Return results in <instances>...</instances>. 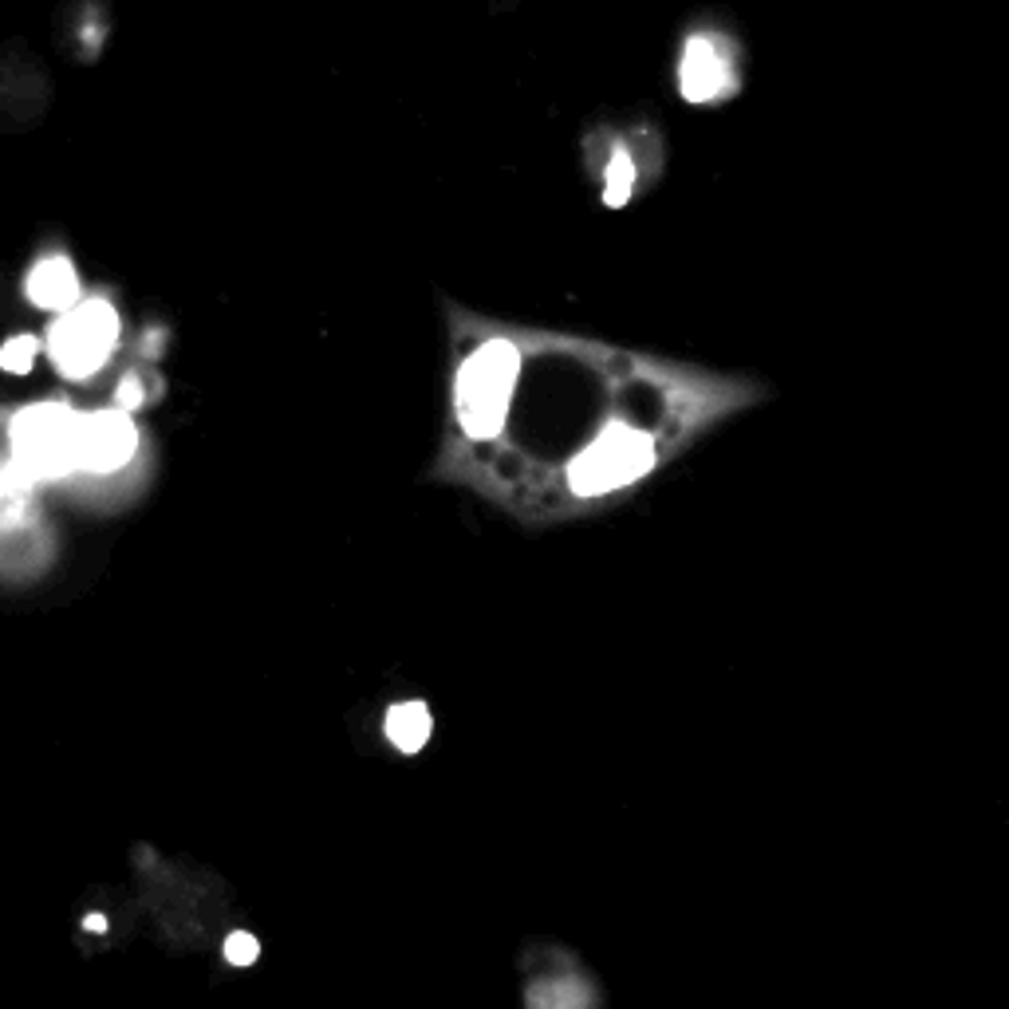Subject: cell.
I'll return each instance as SVG.
<instances>
[{
	"label": "cell",
	"instance_id": "3957f363",
	"mask_svg": "<svg viewBox=\"0 0 1009 1009\" xmlns=\"http://www.w3.org/2000/svg\"><path fill=\"white\" fill-rule=\"evenodd\" d=\"M651 470H655V438L628 422H611L592 446H584L572 458L569 490L580 497H604V493L635 485Z\"/></svg>",
	"mask_w": 1009,
	"mask_h": 1009
},
{
	"label": "cell",
	"instance_id": "9c48e42d",
	"mask_svg": "<svg viewBox=\"0 0 1009 1009\" xmlns=\"http://www.w3.org/2000/svg\"><path fill=\"white\" fill-rule=\"evenodd\" d=\"M39 347H44V343L28 332L9 335V340L0 343V371L4 375H28L39 359Z\"/></svg>",
	"mask_w": 1009,
	"mask_h": 1009
},
{
	"label": "cell",
	"instance_id": "6da1fadb",
	"mask_svg": "<svg viewBox=\"0 0 1009 1009\" xmlns=\"http://www.w3.org/2000/svg\"><path fill=\"white\" fill-rule=\"evenodd\" d=\"M520 379V347L513 340L478 343L458 367L454 379V411L458 426L473 442H490L505 426L513 406V391Z\"/></svg>",
	"mask_w": 1009,
	"mask_h": 1009
},
{
	"label": "cell",
	"instance_id": "52a82bcc",
	"mask_svg": "<svg viewBox=\"0 0 1009 1009\" xmlns=\"http://www.w3.org/2000/svg\"><path fill=\"white\" fill-rule=\"evenodd\" d=\"M678 79H683V95L690 103H710V99L725 95V79H730V64H725L722 51L710 44L706 36H695L686 44L683 51V68H678Z\"/></svg>",
	"mask_w": 1009,
	"mask_h": 1009
},
{
	"label": "cell",
	"instance_id": "5b68a950",
	"mask_svg": "<svg viewBox=\"0 0 1009 1009\" xmlns=\"http://www.w3.org/2000/svg\"><path fill=\"white\" fill-rule=\"evenodd\" d=\"M138 422L130 411L123 406H103V411H88L83 414V473H95V478H111V473H123L135 461L138 454Z\"/></svg>",
	"mask_w": 1009,
	"mask_h": 1009
},
{
	"label": "cell",
	"instance_id": "8fae6325",
	"mask_svg": "<svg viewBox=\"0 0 1009 1009\" xmlns=\"http://www.w3.org/2000/svg\"><path fill=\"white\" fill-rule=\"evenodd\" d=\"M256 954H261V942H256L253 935L237 931V935H229V939H226V959L233 962V966H253Z\"/></svg>",
	"mask_w": 1009,
	"mask_h": 1009
},
{
	"label": "cell",
	"instance_id": "8992f818",
	"mask_svg": "<svg viewBox=\"0 0 1009 1009\" xmlns=\"http://www.w3.org/2000/svg\"><path fill=\"white\" fill-rule=\"evenodd\" d=\"M24 293H28V300L39 312L64 316L79 305L83 288H79V273L68 256H44V261L32 265L28 280H24Z\"/></svg>",
	"mask_w": 1009,
	"mask_h": 1009
},
{
	"label": "cell",
	"instance_id": "7c38bea8",
	"mask_svg": "<svg viewBox=\"0 0 1009 1009\" xmlns=\"http://www.w3.org/2000/svg\"><path fill=\"white\" fill-rule=\"evenodd\" d=\"M142 399H147V394H142L138 379H123V382H118V402H115V406H123V411H135Z\"/></svg>",
	"mask_w": 1009,
	"mask_h": 1009
},
{
	"label": "cell",
	"instance_id": "7a4b0ae2",
	"mask_svg": "<svg viewBox=\"0 0 1009 1009\" xmlns=\"http://www.w3.org/2000/svg\"><path fill=\"white\" fill-rule=\"evenodd\" d=\"M12 470L28 481H59L83 466V414L68 402H32L9 422Z\"/></svg>",
	"mask_w": 1009,
	"mask_h": 1009
},
{
	"label": "cell",
	"instance_id": "ba28073f",
	"mask_svg": "<svg viewBox=\"0 0 1009 1009\" xmlns=\"http://www.w3.org/2000/svg\"><path fill=\"white\" fill-rule=\"evenodd\" d=\"M431 734H434V718L422 702H402L387 714V737L399 745L402 754H418L422 745L431 742Z\"/></svg>",
	"mask_w": 1009,
	"mask_h": 1009
},
{
	"label": "cell",
	"instance_id": "277c9868",
	"mask_svg": "<svg viewBox=\"0 0 1009 1009\" xmlns=\"http://www.w3.org/2000/svg\"><path fill=\"white\" fill-rule=\"evenodd\" d=\"M118 332H123V320H118L111 300H103V296L79 300L71 312L56 316L48 328V355L56 363V371L71 382L99 375L115 355Z\"/></svg>",
	"mask_w": 1009,
	"mask_h": 1009
},
{
	"label": "cell",
	"instance_id": "30bf717a",
	"mask_svg": "<svg viewBox=\"0 0 1009 1009\" xmlns=\"http://www.w3.org/2000/svg\"><path fill=\"white\" fill-rule=\"evenodd\" d=\"M635 190V162H631L628 150H616L608 162V186H604V206H623Z\"/></svg>",
	"mask_w": 1009,
	"mask_h": 1009
}]
</instances>
